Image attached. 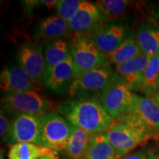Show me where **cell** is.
<instances>
[{
	"label": "cell",
	"instance_id": "3",
	"mask_svg": "<svg viewBox=\"0 0 159 159\" xmlns=\"http://www.w3.org/2000/svg\"><path fill=\"white\" fill-rule=\"evenodd\" d=\"M111 63L90 70L75 77L68 91L75 99H98L116 77Z\"/></svg>",
	"mask_w": 159,
	"mask_h": 159
},
{
	"label": "cell",
	"instance_id": "2",
	"mask_svg": "<svg viewBox=\"0 0 159 159\" xmlns=\"http://www.w3.org/2000/svg\"><path fill=\"white\" fill-rule=\"evenodd\" d=\"M105 134L119 158L133 152L152 139L150 131L134 109L115 120Z\"/></svg>",
	"mask_w": 159,
	"mask_h": 159
},
{
	"label": "cell",
	"instance_id": "20",
	"mask_svg": "<svg viewBox=\"0 0 159 159\" xmlns=\"http://www.w3.org/2000/svg\"><path fill=\"white\" fill-rule=\"evenodd\" d=\"M116 150L105 134L95 135L82 159H116Z\"/></svg>",
	"mask_w": 159,
	"mask_h": 159
},
{
	"label": "cell",
	"instance_id": "9",
	"mask_svg": "<svg viewBox=\"0 0 159 159\" xmlns=\"http://www.w3.org/2000/svg\"><path fill=\"white\" fill-rule=\"evenodd\" d=\"M17 62L38 88L43 84L45 61L43 47L37 42H25L19 49Z\"/></svg>",
	"mask_w": 159,
	"mask_h": 159
},
{
	"label": "cell",
	"instance_id": "19",
	"mask_svg": "<svg viewBox=\"0 0 159 159\" xmlns=\"http://www.w3.org/2000/svg\"><path fill=\"white\" fill-rule=\"evenodd\" d=\"M95 135L83 129L74 127L66 148L70 159H82Z\"/></svg>",
	"mask_w": 159,
	"mask_h": 159
},
{
	"label": "cell",
	"instance_id": "12",
	"mask_svg": "<svg viewBox=\"0 0 159 159\" xmlns=\"http://www.w3.org/2000/svg\"><path fill=\"white\" fill-rule=\"evenodd\" d=\"M1 88L7 94L38 91L39 89L18 62L2 71Z\"/></svg>",
	"mask_w": 159,
	"mask_h": 159
},
{
	"label": "cell",
	"instance_id": "1",
	"mask_svg": "<svg viewBox=\"0 0 159 159\" xmlns=\"http://www.w3.org/2000/svg\"><path fill=\"white\" fill-rule=\"evenodd\" d=\"M57 108L71 125L93 135L105 134L115 122L98 99H75L61 102Z\"/></svg>",
	"mask_w": 159,
	"mask_h": 159
},
{
	"label": "cell",
	"instance_id": "29",
	"mask_svg": "<svg viewBox=\"0 0 159 159\" xmlns=\"http://www.w3.org/2000/svg\"><path fill=\"white\" fill-rule=\"evenodd\" d=\"M156 102H157L159 104V80H158V88H157V91H156V95H155L153 98Z\"/></svg>",
	"mask_w": 159,
	"mask_h": 159
},
{
	"label": "cell",
	"instance_id": "22",
	"mask_svg": "<svg viewBox=\"0 0 159 159\" xmlns=\"http://www.w3.org/2000/svg\"><path fill=\"white\" fill-rule=\"evenodd\" d=\"M50 149L33 143H19L10 148L9 159H39L52 152Z\"/></svg>",
	"mask_w": 159,
	"mask_h": 159
},
{
	"label": "cell",
	"instance_id": "30",
	"mask_svg": "<svg viewBox=\"0 0 159 159\" xmlns=\"http://www.w3.org/2000/svg\"><path fill=\"white\" fill-rule=\"evenodd\" d=\"M156 159H159V156H158V157H157V158Z\"/></svg>",
	"mask_w": 159,
	"mask_h": 159
},
{
	"label": "cell",
	"instance_id": "28",
	"mask_svg": "<svg viewBox=\"0 0 159 159\" xmlns=\"http://www.w3.org/2000/svg\"><path fill=\"white\" fill-rule=\"evenodd\" d=\"M39 159H60V158L58 156V154H57V152L52 150L49 153L47 154L46 156L41 157V158Z\"/></svg>",
	"mask_w": 159,
	"mask_h": 159
},
{
	"label": "cell",
	"instance_id": "7",
	"mask_svg": "<svg viewBox=\"0 0 159 159\" xmlns=\"http://www.w3.org/2000/svg\"><path fill=\"white\" fill-rule=\"evenodd\" d=\"M1 111L7 114H32L42 116L52 111V103L38 91L7 94L1 99Z\"/></svg>",
	"mask_w": 159,
	"mask_h": 159
},
{
	"label": "cell",
	"instance_id": "6",
	"mask_svg": "<svg viewBox=\"0 0 159 159\" xmlns=\"http://www.w3.org/2000/svg\"><path fill=\"white\" fill-rule=\"evenodd\" d=\"M136 97V94L130 90L116 74L99 100L106 112L114 120H117L133 109Z\"/></svg>",
	"mask_w": 159,
	"mask_h": 159
},
{
	"label": "cell",
	"instance_id": "8",
	"mask_svg": "<svg viewBox=\"0 0 159 159\" xmlns=\"http://www.w3.org/2000/svg\"><path fill=\"white\" fill-rule=\"evenodd\" d=\"M41 116L16 114L11 122V128L4 142L7 145L19 143H33L39 145Z\"/></svg>",
	"mask_w": 159,
	"mask_h": 159
},
{
	"label": "cell",
	"instance_id": "27",
	"mask_svg": "<svg viewBox=\"0 0 159 159\" xmlns=\"http://www.w3.org/2000/svg\"><path fill=\"white\" fill-rule=\"evenodd\" d=\"M11 122H9V119L5 116V113L1 111V115H0V136H1V139L3 142L8 134L10 128H11Z\"/></svg>",
	"mask_w": 159,
	"mask_h": 159
},
{
	"label": "cell",
	"instance_id": "13",
	"mask_svg": "<svg viewBox=\"0 0 159 159\" xmlns=\"http://www.w3.org/2000/svg\"><path fill=\"white\" fill-rule=\"evenodd\" d=\"M148 59V55L141 52L134 58L115 68L116 74L133 92L140 91Z\"/></svg>",
	"mask_w": 159,
	"mask_h": 159
},
{
	"label": "cell",
	"instance_id": "25",
	"mask_svg": "<svg viewBox=\"0 0 159 159\" xmlns=\"http://www.w3.org/2000/svg\"><path fill=\"white\" fill-rule=\"evenodd\" d=\"M81 0H58L55 5L57 15L67 22H69L80 9Z\"/></svg>",
	"mask_w": 159,
	"mask_h": 159
},
{
	"label": "cell",
	"instance_id": "14",
	"mask_svg": "<svg viewBox=\"0 0 159 159\" xmlns=\"http://www.w3.org/2000/svg\"><path fill=\"white\" fill-rule=\"evenodd\" d=\"M76 77L74 63L70 55L63 62L53 67L43 76V85L49 90L58 93L68 88Z\"/></svg>",
	"mask_w": 159,
	"mask_h": 159
},
{
	"label": "cell",
	"instance_id": "24",
	"mask_svg": "<svg viewBox=\"0 0 159 159\" xmlns=\"http://www.w3.org/2000/svg\"><path fill=\"white\" fill-rule=\"evenodd\" d=\"M95 4L106 19H114L122 17L126 13L130 2L126 0H98Z\"/></svg>",
	"mask_w": 159,
	"mask_h": 159
},
{
	"label": "cell",
	"instance_id": "16",
	"mask_svg": "<svg viewBox=\"0 0 159 159\" xmlns=\"http://www.w3.org/2000/svg\"><path fill=\"white\" fill-rule=\"evenodd\" d=\"M71 39L60 38L47 40L43 45V57L45 61L44 75L49 72L55 66L68 58L71 55Z\"/></svg>",
	"mask_w": 159,
	"mask_h": 159
},
{
	"label": "cell",
	"instance_id": "23",
	"mask_svg": "<svg viewBox=\"0 0 159 159\" xmlns=\"http://www.w3.org/2000/svg\"><path fill=\"white\" fill-rule=\"evenodd\" d=\"M140 53L141 50L136 39L130 36L116 49L106 55L109 62L116 66L130 61Z\"/></svg>",
	"mask_w": 159,
	"mask_h": 159
},
{
	"label": "cell",
	"instance_id": "17",
	"mask_svg": "<svg viewBox=\"0 0 159 159\" xmlns=\"http://www.w3.org/2000/svg\"><path fill=\"white\" fill-rule=\"evenodd\" d=\"M37 29L38 35L47 40L67 38L71 34L69 22L61 19L58 15L43 19Z\"/></svg>",
	"mask_w": 159,
	"mask_h": 159
},
{
	"label": "cell",
	"instance_id": "11",
	"mask_svg": "<svg viewBox=\"0 0 159 159\" xmlns=\"http://www.w3.org/2000/svg\"><path fill=\"white\" fill-rule=\"evenodd\" d=\"M106 18L95 3L83 1L77 13L69 22L72 35L89 34L105 23Z\"/></svg>",
	"mask_w": 159,
	"mask_h": 159
},
{
	"label": "cell",
	"instance_id": "15",
	"mask_svg": "<svg viewBox=\"0 0 159 159\" xmlns=\"http://www.w3.org/2000/svg\"><path fill=\"white\" fill-rule=\"evenodd\" d=\"M134 111L150 131L152 139L159 140V104L153 99L136 94Z\"/></svg>",
	"mask_w": 159,
	"mask_h": 159
},
{
	"label": "cell",
	"instance_id": "26",
	"mask_svg": "<svg viewBox=\"0 0 159 159\" xmlns=\"http://www.w3.org/2000/svg\"><path fill=\"white\" fill-rule=\"evenodd\" d=\"M159 152L152 147H144L116 159H156Z\"/></svg>",
	"mask_w": 159,
	"mask_h": 159
},
{
	"label": "cell",
	"instance_id": "4",
	"mask_svg": "<svg viewBox=\"0 0 159 159\" xmlns=\"http://www.w3.org/2000/svg\"><path fill=\"white\" fill-rule=\"evenodd\" d=\"M74 125L54 111L41 116L39 145L58 152L66 150Z\"/></svg>",
	"mask_w": 159,
	"mask_h": 159
},
{
	"label": "cell",
	"instance_id": "18",
	"mask_svg": "<svg viewBox=\"0 0 159 159\" xmlns=\"http://www.w3.org/2000/svg\"><path fill=\"white\" fill-rule=\"evenodd\" d=\"M135 39L143 54L148 57L159 54V28L142 25L137 30Z\"/></svg>",
	"mask_w": 159,
	"mask_h": 159
},
{
	"label": "cell",
	"instance_id": "21",
	"mask_svg": "<svg viewBox=\"0 0 159 159\" xmlns=\"http://www.w3.org/2000/svg\"><path fill=\"white\" fill-rule=\"evenodd\" d=\"M159 80V54L149 57L145 68L144 79L140 92L144 97L153 98L156 95Z\"/></svg>",
	"mask_w": 159,
	"mask_h": 159
},
{
	"label": "cell",
	"instance_id": "5",
	"mask_svg": "<svg viewBox=\"0 0 159 159\" xmlns=\"http://www.w3.org/2000/svg\"><path fill=\"white\" fill-rule=\"evenodd\" d=\"M71 42V55L76 77L110 63L107 55L98 48L89 34L72 35Z\"/></svg>",
	"mask_w": 159,
	"mask_h": 159
},
{
	"label": "cell",
	"instance_id": "10",
	"mask_svg": "<svg viewBox=\"0 0 159 159\" xmlns=\"http://www.w3.org/2000/svg\"><path fill=\"white\" fill-rule=\"evenodd\" d=\"M89 35L105 55L112 52L130 37L126 27L116 22H105Z\"/></svg>",
	"mask_w": 159,
	"mask_h": 159
}]
</instances>
